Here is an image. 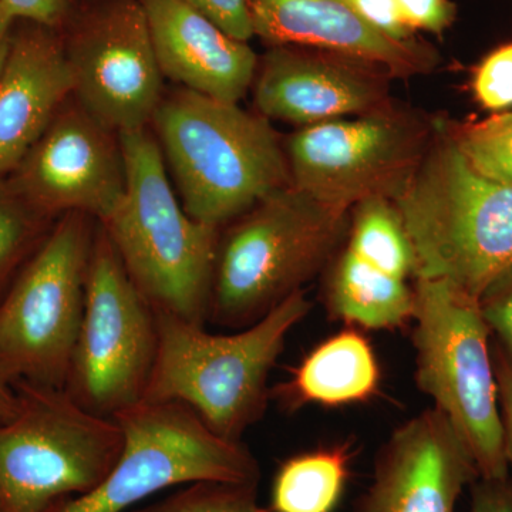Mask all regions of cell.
<instances>
[{
  "label": "cell",
  "mask_w": 512,
  "mask_h": 512,
  "mask_svg": "<svg viewBox=\"0 0 512 512\" xmlns=\"http://www.w3.org/2000/svg\"><path fill=\"white\" fill-rule=\"evenodd\" d=\"M416 254V278L483 299L512 274V185L471 167L443 119L412 180L393 200Z\"/></svg>",
  "instance_id": "6da1fadb"
},
{
  "label": "cell",
  "mask_w": 512,
  "mask_h": 512,
  "mask_svg": "<svg viewBox=\"0 0 512 512\" xmlns=\"http://www.w3.org/2000/svg\"><path fill=\"white\" fill-rule=\"evenodd\" d=\"M185 212L220 228L291 185L271 121L183 87L165 92L150 124Z\"/></svg>",
  "instance_id": "7a4b0ae2"
},
{
  "label": "cell",
  "mask_w": 512,
  "mask_h": 512,
  "mask_svg": "<svg viewBox=\"0 0 512 512\" xmlns=\"http://www.w3.org/2000/svg\"><path fill=\"white\" fill-rule=\"evenodd\" d=\"M120 141L126 192L99 224L154 311L204 325L221 229L185 212L150 127L121 133Z\"/></svg>",
  "instance_id": "3957f363"
},
{
  "label": "cell",
  "mask_w": 512,
  "mask_h": 512,
  "mask_svg": "<svg viewBox=\"0 0 512 512\" xmlns=\"http://www.w3.org/2000/svg\"><path fill=\"white\" fill-rule=\"evenodd\" d=\"M311 306L302 289L232 335L156 312L157 357L143 400L183 403L215 434L239 443L264 416L269 373Z\"/></svg>",
  "instance_id": "277c9868"
},
{
  "label": "cell",
  "mask_w": 512,
  "mask_h": 512,
  "mask_svg": "<svg viewBox=\"0 0 512 512\" xmlns=\"http://www.w3.org/2000/svg\"><path fill=\"white\" fill-rule=\"evenodd\" d=\"M349 210L286 185L232 221L218 245L208 319L248 328L325 268Z\"/></svg>",
  "instance_id": "5b68a950"
},
{
  "label": "cell",
  "mask_w": 512,
  "mask_h": 512,
  "mask_svg": "<svg viewBox=\"0 0 512 512\" xmlns=\"http://www.w3.org/2000/svg\"><path fill=\"white\" fill-rule=\"evenodd\" d=\"M416 382L466 443L480 478H510L490 326L480 299L441 279L417 278Z\"/></svg>",
  "instance_id": "8992f818"
},
{
  "label": "cell",
  "mask_w": 512,
  "mask_h": 512,
  "mask_svg": "<svg viewBox=\"0 0 512 512\" xmlns=\"http://www.w3.org/2000/svg\"><path fill=\"white\" fill-rule=\"evenodd\" d=\"M97 225L79 212L57 218L0 301V380L10 387L64 389Z\"/></svg>",
  "instance_id": "52a82bcc"
},
{
  "label": "cell",
  "mask_w": 512,
  "mask_h": 512,
  "mask_svg": "<svg viewBox=\"0 0 512 512\" xmlns=\"http://www.w3.org/2000/svg\"><path fill=\"white\" fill-rule=\"evenodd\" d=\"M18 413L0 424L2 512H47L92 493L113 470L123 434L62 389L18 383Z\"/></svg>",
  "instance_id": "ba28073f"
},
{
  "label": "cell",
  "mask_w": 512,
  "mask_h": 512,
  "mask_svg": "<svg viewBox=\"0 0 512 512\" xmlns=\"http://www.w3.org/2000/svg\"><path fill=\"white\" fill-rule=\"evenodd\" d=\"M113 420L123 447L109 476L92 493L47 512H124L178 484H258L259 466L248 448L222 439L183 403L141 400Z\"/></svg>",
  "instance_id": "9c48e42d"
},
{
  "label": "cell",
  "mask_w": 512,
  "mask_h": 512,
  "mask_svg": "<svg viewBox=\"0 0 512 512\" xmlns=\"http://www.w3.org/2000/svg\"><path fill=\"white\" fill-rule=\"evenodd\" d=\"M157 349L156 311L99 224L82 325L63 390L86 412L113 419L144 399Z\"/></svg>",
  "instance_id": "30bf717a"
},
{
  "label": "cell",
  "mask_w": 512,
  "mask_h": 512,
  "mask_svg": "<svg viewBox=\"0 0 512 512\" xmlns=\"http://www.w3.org/2000/svg\"><path fill=\"white\" fill-rule=\"evenodd\" d=\"M433 131L434 120L393 103L301 127L285 147L291 184L349 211L369 198L393 201L412 180Z\"/></svg>",
  "instance_id": "8fae6325"
},
{
  "label": "cell",
  "mask_w": 512,
  "mask_h": 512,
  "mask_svg": "<svg viewBox=\"0 0 512 512\" xmlns=\"http://www.w3.org/2000/svg\"><path fill=\"white\" fill-rule=\"evenodd\" d=\"M62 33L74 100L116 133L150 127L167 90L140 0H83Z\"/></svg>",
  "instance_id": "7c38bea8"
},
{
  "label": "cell",
  "mask_w": 512,
  "mask_h": 512,
  "mask_svg": "<svg viewBox=\"0 0 512 512\" xmlns=\"http://www.w3.org/2000/svg\"><path fill=\"white\" fill-rule=\"evenodd\" d=\"M8 178L20 197L50 220L79 212L106 221L126 192L120 134L72 96Z\"/></svg>",
  "instance_id": "4fadbf2b"
},
{
  "label": "cell",
  "mask_w": 512,
  "mask_h": 512,
  "mask_svg": "<svg viewBox=\"0 0 512 512\" xmlns=\"http://www.w3.org/2000/svg\"><path fill=\"white\" fill-rule=\"evenodd\" d=\"M389 73L308 47H269L259 59L252 90L256 113L306 127L362 116L390 101Z\"/></svg>",
  "instance_id": "5bb4252c"
},
{
  "label": "cell",
  "mask_w": 512,
  "mask_h": 512,
  "mask_svg": "<svg viewBox=\"0 0 512 512\" xmlns=\"http://www.w3.org/2000/svg\"><path fill=\"white\" fill-rule=\"evenodd\" d=\"M478 478L466 443L433 407L393 431L360 512H454Z\"/></svg>",
  "instance_id": "9a60e30c"
},
{
  "label": "cell",
  "mask_w": 512,
  "mask_h": 512,
  "mask_svg": "<svg viewBox=\"0 0 512 512\" xmlns=\"http://www.w3.org/2000/svg\"><path fill=\"white\" fill-rule=\"evenodd\" d=\"M254 35L269 47L322 50L379 67L392 79L429 73L437 53L417 42L377 32L342 0H248Z\"/></svg>",
  "instance_id": "2e32d148"
},
{
  "label": "cell",
  "mask_w": 512,
  "mask_h": 512,
  "mask_svg": "<svg viewBox=\"0 0 512 512\" xmlns=\"http://www.w3.org/2000/svg\"><path fill=\"white\" fill-rule=\"evenodd\" d=\"M72 96L62 30L16 22L0 70V180L16 170Z\"/></svg>",
  "instance_id": "e0dca14e"
},
{
  "label": "cell",
  "mask_w": 512,
  "mask_h": 512,
  "mask_svg": "<svg viewBox=\"0 0 512 512\" xmlns=\"http://www.w3.org/2000/svg\"><path fill=\"white\" fill-rule=\"evenodd\" d=\"M164 79L238 104L254 83L258 56L184 0H140Z\"/></svg>",
  "instance_id": "ac0fdd59"
},
{
  "label": "cell",
  "mask_w": 512,
  "mask_h": 512,
  "mask_svg": "<svg viewBox=\"0 0 512 512\" xmlns=\"http://www.w3.org/2000/svg\"><path fill=\"white\" fill-rule=\"evenodd\" d=\"M379 383V363L369 340L349 329L309 352L289 380L271 390V396L286 409L303 404L338 407L372 399Z\"/></svg>",
  "instance_id": "d6986e66"
},
{
  "label": "cell",
  "mask_w": 512,
  "mask_h": 512,
  "mask_svg": "<svg viewBox=\"0 0 512 512\" xmlns=\"http://www.w3.org/2000/svg\"><path fill=\"white\" fill-rule=\"evenodd\" d=\"M326 306L333 318L366 329H394L413 320L414 288L346 248L330 271Z\"/></svg>",
  "instance_id": "ffe728a7"
},
{
  "label": "cell",
  "mask_w": 512,
  "mask_h": 512,
  "mask_svg": "<svg viewBox=\"0 0 512 512\" xmlns=\"http://www.w3.org/2000/svg\"><path fill=\"white\" fill-rule=\"evenodd\" d=\"M348 447L322 448L286 460L272 487L274 512H332L349 476Z\"/></svg>",
  "instance_id": "44dd1931"
},
{
  "label": "cell",
  "mask_w": 512,
  "mask_h": 512,
  "mask_svg": "<svg viewBox=\"0 0 512 512\" xmlns=\"http://www.w3.org/2000/svg\"><path fill=\"white\" fill-rule=\"evenodd\" d=\"M353 208L348 249L384 274L416 276V254L393 201L369 198Z\"/></svg>",
  "instance_id": "7402d4cb"
},
{
  "label": "cell",
  "mask_w": 512,
  "mask_h": 512,
  "mask_svg": "<svg viewBox=\"0 0 512 512\" xmlns=\"http://www.w3.org/2000/svg\"><path fill=\"white\" fill-rule=\"evenodd\" d=\"M55 222L30 207L9 178L0 180V301Z\"/></svg>",
  "instance_id": "603a6c76"
},
{
  "label": "cell",
  "mask_w": 512,
  "mask_h": 512,
  "mask_svg": "<svg viewBox=\"0 0 512 512\" xmlns=\"http://www.w3.org/2000/svg\"><path fill=\"white\" fill-rule=\"evenodd\" d=\"M460 153L478 173L512 185V111L480 121L443 120Z\"/></svg>",
  "instance_id": "cb8c5ba5"
},
{
  "label": "cell",
  "mask_w": 512,
  "mask_h": 512,
  "mask_svg": "<svg viewBox=\"0 0 512 512\" xmlns=\"http://www.w3.org/2000/svg\"><path fill=\"white\" fill-rule=\"evenodd\" d=\"M137 512H265L255 484L195 483Z\"/></svg>",
  "instance_id": "d4e9b609"
},
{
  "label": "cell",
  "mask_w": 512,
  "mask_h": 512,
  "mask_svg": "<svg viewBox=\"0 0 512 512\" xmlns=\"http://www.w3.org/2000/svg\"><path fill=\"white\" fill-rule=\"evenodd\" d=\"M473 93L483 109L503 113L512 107V42L497 47L478 64Z\"/></svg>",
  "instance_id": "484cf974"
},
{
  "label": "cell",
  "mask_w": 512,
  "mask_h": 512,
  "mask_svg": "<svg viewBox=\"0 0 512 512\" xmlns=\"http://www.w3.org/2000/svg\"><path fill=\"white\" fill-rule=\"evenodd\" d=\"M83 0H0V16L9 22H33L63 30Z\"/></svg>",
  "instance_id": "4316f807"
},
{
  "label": "cell",
  "mask_w": 512,
  "mask_h": 512,
  "mask_svg": "<svg viewBox=\"0 0 512 512\" xmlns=\"http://www.w3.org/2000/svg\"><path fill=\"white\" fill-rule=\"evenodd\" d=\"M218 28L241 42L254 37L248 0H184Z\"/></svg>",
  "instance_id": "83f0119b"
},
{
  "label": "cell",
  "mask_w": 512,
  "mask_h": 512,
  "mask_svg": "<svg viewBox=\"0 0 512 512\" xmlns=\"http://www.w3.org/2000/svg\"><path fill=\"white\" fill-rule=\"evenodd\" d=\"M360 19L377 32L397 40H413V30L404 23L397 0H342Z\"/></svg>",
  "instance_id": "f1b7e54d"
},
{
  "label": "cell",
  "mask_w": 512,
  "mask_h": 512,
  "mask_svg": "<svg viewBox=\"0 0 512 512\" xmlns=\"http://www.w3.org/2000/svg\"><path fill=\"white\" fill-rule=\"evenodd\" d=\"M404 23L412 29L441 35L456 19L451 0H397Z\"/></svg>",
  "instance_id": "f546056e"
},
{
  "label": "cell",
  "mask_w": 512,
  "mask_h": 512,
  "mask_svg": "<svg viewBox=\"0 0 512 512\" xmlns=\"http://www.w3.org/2000/svg\"><path fill=\"white\" fill-rule=\"evenodd\" d=\"M481 308L494 338L512 353V274L485 293Z\"/></svg>",
  "instance_id": "4dcf8cb0"
},
{
  "label": "cell",
  "mask_w": 512,
  "mask_h": 512,
  "mask_svg": "<svg viewBox=\"0 0 512 512\" xmlns=\"http://www.w3.org/2000/svg\"><path fill=\"white\" fill-rule=\"evenodd\" d=\"M491 353L497 379L498 402L503 419L505 454L508 467L512 471V353L504 348L497 339H491Z\"/></svg>",
  "instance_id": "1f68e13d"
},
{
  "label": "cell",
  "mask_w": 512,
  "mask_h": 512,
  "mask_svg": "<svg viewBox=\"0 0 512 512\" xmlns=\"http://www.w3.org/2000/svg\"><path fill=\"white\" fill-rule=\"evenodd\" d=\"M468 512H512V481L485 480L474 481Z\"/></svg>",
  "instance_id": "d6a6232c"
},
{
  "label": "cell",
  "mask_w": 512,
  "mask_h": 512,
  "mask_svg": "<svg viewBox=\"0 0 512 512\" xmlns=\"http://www.w3.org/2000/svg\"><path fill=\"white\" fill-rule=\"evenodd\" d=\"M19 400L13 387L0 380V424L8 423L18 413Z\"/></svg>",
  "instance_id": "836d02e7"
},
{
  "label": "cell",
  "mask_w": 512,
  "mask_h": 512,
  "mask_svg": "<svg viewBox=\"0 0 512 512\" xmlns=\"http://www.w3.org/2000/svg\"><path fill=\"white\" fill-rule=\"evenodd\" d=\"M13 26H15V23L9 22V20L3 19L0 16V70H2L6 55H8Z\"/></svg>",
  "instance_id": "e575fe53"
},
{
  "label": "cell",
  "mask_w": 512,
  "mask_h": 512,
  "mask_svg": "<svg viewBox=\"0 0 512 512\" xmlns=\"http://www.w3.org/2000/svg\"><path fill=\"white\" fill-rule=\"evenodd\" d=\"M0 512H2V507H0Z\"/></svg>",
  "instance_id": "d590c367"
}]
</instances>
